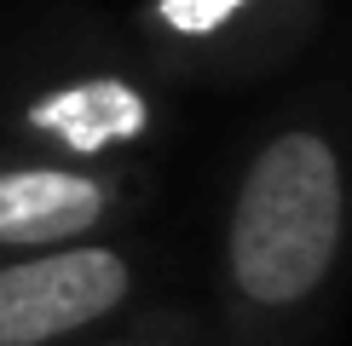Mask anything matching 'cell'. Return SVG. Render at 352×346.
Instances as JSON below:
<instances>
[{
  "label": "cell",
  "mask_w": 352,
  "mask_h": 346,
  "mask_svg": "<svg viewBox=\"0 0 352 346\" xmlns=\"http://www.w3.org/2000/svg\"><path fill=\"white\" fill-rule=\"evenodd\" d=\"M352 254V150L295 104L243 150L219 225V346H306Z\"/></svg>",
  "instance_id": "obj_1"
},
{
  "label": "cell",
  "mask_w": 352,
  "mask_h": 346,
  "mask_svg": "<svg viewBox=\"0 0 352 346\" xmlns=\"http://www.w3.org/2000/svg\"><path fill=\"white\" fill-rule=\"evenodd\" d=\"M0 122L29 156H52V162H76V168H122L127 156H139L156 139L162 110L133 69L69 64L29 81L0 110Z\"/></svg>",
  "instance_id": "obj_2"
},
{
  "label": "cell",
  "mask_w": 352,
  "mask_h": 346,
  "mask_svg": "<svg viewBox=\"0 0 352 346\" xmlns=\"http://www.w3.org/2000/svg\"><path fill=\"white\" fill-rule=\"evenodd\" d=\"M144 288L139 249L116 237L0 260V346H69L116 323Z\"/></svg>",
  "instance_id": "obj_3"
},
{
  "label": "cell",
  "mask_w": 352,
  "mask_h": 346,
  "mask_svg": "<svg viewBox=\"0 0 352 346\" xmlns=\"http://www.w3.org/2000/svg\"><path fill=\"white\" fill-rule=\"evenodd\" d=\"M312 0H144L139 35L162 76L237 81L306 47Z\"/></svg>",
  "instance_id": "obj_4"
},
{
  "label": "cell",
  "mask_w": 352,
  "mask_h": 346,
  "mask_svg": "<svg viewBox=\"0 0 352 346\" xmlns=\"http://www.w3.org/2000/svg\"><path fill=\"white\" fill-rule=\"evenodd\" d=\"M139 208V179L127 168H76L52 156H0V260L110 237Z\"/></svg>",
  "instance_id": "obj_5"
},
{
  "label": "cell",
  "mask_w": 352,
  "mask_h": 346,
  "mask_svg": "<svg viewBox=\"0 0 352 346\" xmlns=\"http://www.w3.org/2000/svg\"><path fill=\"white\" fill-rule=\"evenodd\" d=\"M98 346H197L185 323H139V329H122V335L98 341Z\"/></svg>",
  "instance_id": "obj_6"
}]
</instances>
